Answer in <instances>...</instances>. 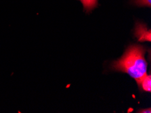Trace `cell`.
I'll use <instances>...</instances> for the list:
<instances>
[{"mask_svg": "<svg viewBox=\"0 0 151 113\" xmlns=\"http://www.w3.org/2000/svg\"><path fill=\"white\" fill-rule=\"evenodd\" d=\"M134 36L139 42L151 41V31L147 25L140 21L136 22L134 29Z\"/></svg>", "mask_w": 151, "mask_h": 113, "instance_id": "obj_2", "label": "cell"}, {"mask_svg": "<svg viewBox=\"0 0 151 113\" xmlns=\"http://www.w3.org/2000/svg\"><path fill=\"white\" fill-rule=\"evenodd\" d=\"M146 51L147 48L143 45H130L119 59L112 62L111 69L127 74L138 83L147 75L148 63L145 58Z\"/></svg>", "mask_w": 151, "mask_h": 113, "instance_id": "obj_1", "label": "cell"}, {"mask_svg": "<svg viewBox=\"0 0 151 113\" xmlns=\"http://www.w3.org/2000/svg\"><path fill=\"white\" fill-rule=\"evenodd\" d=\"M138 112H142V113H150L151 112V110H150V108H146V109H142V110H139Z\"/></svg>", "mask_w": 151, "mask_h": 113, "instance_id": "obj_6", "label": "cell"}, {"mask_svg": "<svg viewBox=\"0 0 151 113\" xmlns=\"http://www.w3.org/2000/svg\"><path fill=\"white\" fill-rule=\"evenodd\" d=\"M138 85L139 89L142 91L145 92H151V75H145L138 83Z\"/></svg>", "mask_w": 151, "mask_h": 113, "instance_id": "obj_4", "label": "cell"}, {"mask_svg": "<svg viewBox=\"0 0 151 113\" xmlns=\"http://www.w3.org/2000/svg\"><path fill=\"white\" fill-rule=\"evenodd\" d=\"M129 4L137 7H151V0H129Z\"/></svg>", "mask_w": 151, "mask_h": 113, "instance_id": "obj_5", "label": "cell"}, {"mask_svg": "<svg viewBox=\"0 0 151 113\" xmlns=\"http://www.w3.org/2000/svg\"><path fill=\"white\" fill-rule=\"evenodd\" d=\"M83 5V11L87 14H90L99 6L98 0H79Z\"/></svg>", "mask_w": 151, "mask_h": 113, "instance_id": "obj_3", "label": "cell"}]
</instances>
